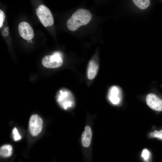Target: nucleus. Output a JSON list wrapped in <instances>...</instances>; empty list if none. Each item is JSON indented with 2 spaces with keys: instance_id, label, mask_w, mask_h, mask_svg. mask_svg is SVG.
Returning a JSON list of instances; mask_svg holds the SVG:
<instances>
[{
  "instance_id": "1",
  "label": "nucleus",
  "mask_w": 162,
  "mask_h": 162,
  "mask_svg": "<svg viewBox=\"0 0 162 162\" xmlns=\"http://www.w3.org/2000/svg\"><path fill=\"white\" fill-rule=\"evenodd\" d=\"M92 14L88 10L80 8L72 15L68 20L67 26L70 30L74 31L80 26L87 24L92 18Z\"/></svg>"
},
{
  "instance_id": "2",
  "label": "nucleus",
  "mask_w": 162,
  "mask_h": 162,
  "mask_svg": "<svg viewBox=\"0 0 162 162\" xmlns=\"http://www.w3.org/2000/svg\"><path fill=\"white\" fill-rule=\"evenodd\" d=\"M56 99L59 105L65 110L73 108L75 104L73 94L66 88H62L58 92Z\"/></svg>"
},
{
  "instance_id": "3",
  "label": "nucleus",
  "mask_w": 162,
  "mask_h": 162,
  "mask_svg": "<svg viewBox=\"0 0 162 162\" xmlns=\"http://www.w3.org/2000/svg\"><path fill=\"white\" fill-rule=\"evenodd\" d=\"M36 14L45 27L51 26L54 22V18L50 9L45 5L40 4L36 9Z\"/></svg>"
},
{
  "instance_id": "4",
  "label": "nucleus",
  "mask_w": 162,
  "mask_h": 162,
  "mask_svg": "<svg viewBox=\"0 0 162 162\" xmlns=\"http://www.w3.org/2000/svg\"><path fill=\"white\" fill-rule=\"evenodd\" d=\"M63 60L60 54L56 52L52 55H47L42 59V63L45 67L50 68H58L61 66Z\"/></svg>"
},
{
  "instance_id": "5",
  "label": "nucleus",
  "mask_w": 162,
  "mask_h": 162,
  "mask_svg": "<svg viewBox=\"0 0 162 162\" xmlns=\"http://www.w3.org/2000/svg\"><path fill=\"white\" fill-rule=\"evenodd\" d=\"M43 124V120L39 116L36 114L32 115L29 119L28 127L31 134L34 136L38 135L42 131Z\"/></svg>"
},
{
  "instance_id": "6",
  "label": "nucleus",
  "mask_w": 162,
  "mask_h": 162,
  "mask_svg": "<svg viewBox=\"0 0 162 162\" xmlns=\"http://www.w3.org/2000/svg\"><path fill=\"white\" fill-rule=\"evenodd\" d=\"M18 30L20 36L26 40H31L34 37L32 28L28 23L26 22H22L20 23Z\"/></svg>"
},
{
  "instance_id": "7",
  "label": "nucleus",
  "mask_w": 162,
  "mask_h": 162,
  "mask_svg": "<svg viewBox=\"0 0 162 162\" xmlns=\"http://www.w3.org/2000/svg\"><path fill=\"white\" fill-rule=\"evenodd\" d=\"M146 100L147 105L152 109L158 111H162V100L155 94H148Z\"/></svg>"
},
{
  "instance_id": "8",
  "label": "nucleus",
  "mask_w": 162,
  "mask_h": 162,
  "mask_svg": "<svg viewBox=\"0 0 162 162\" xmlns=\"http://www.w3.org/2000/svg\"><path fill=\"white\" fill-rule=\"evenodd\" d=\"M108 97L110 102L113 104L117 105L120 102L121 98V92L118 86H112L109 89Z\"/></svg>"
},
{
  "instance_id": "9",
  "label": "nucleus",
  "mask_w": 162,
  "mask_h": 162,
  "mask_svg": "<svg viewBox=\"0 0 162 162\" xmlns=\"http://www.w3.org/2000/svg\"><path fill=\"white\" fill-rule=\"evenodd\" d=\"M93 133L91 127L86 125L84 128L81 136V143L84 148L89 147L91 144L92 138Z\"/></svg>"
},
{
  "instance_id": "10",
  "label": "nucleus",
  "mask_w": 162,
  "mask_h": 162,
  "mask_svg": "<svg viewBox=\"0 0 162 162\" xmlns=\"http://www.w3.org/2000/svg\"><path fill=\"white\" fill-rule=\"evenodd\" d=\"M99 66L94 60H91L88 64L87 76L88 79L92 80L96 76L98 71Z\"/></svg>"
},
{
  "instance_id": "11",
  "label": "nucleus",
  "mask_w": 162,
  "mask_h": 162,
  "mask_svg": "<svg viewBox=\"0 0 162 162\" xmlns=\"http://www.w3.org/2000/svg\"><path fill=\"white\" fill-rule=\"evenodd\" d=\"M12 150L13 148L11 145H4L0 147V155L4 157H9L12 154Z\"/></svg>"
},
{
  "instance_id": "12",
  "label": "nucleus",
  "mask_w": 162,
  "mask_h": 162,
  "mask_svg": "<svg viewBox=\"0 0 162 162\" xmlns=\"http://www.w3.org/2000/svg\"><path fill=\"white\" fill-rule=\"evenodd\" d=\"M133 1L137 7L142 9L147 8L150 3L149 0H133Z\"/></svg>"
},
{
  "instance_id": "13",
  "label": "nucleus",
  "mask_w": 162,
  "mask_h": 162,
  "mask_svg": "<svg viewBox=\"0 0 162 162\" xmlns=\"http://www.w3.org/2000/svg\"><path fill=\"white\" fill-rule=\"evenodd\" d=\"M13 138L15 141H17L20 140L21 138V136L19 133L16 127H14L12 130Z\"/></svg>"
},
{
  "instance_id": "14",
  "label": "nucleus",
  "mask_w": 162,
  "mask_h": 162,
  "mask_svg": "<svg viewBox=\"0 0 162 162\" xmlns=\"http://www.w3.org/2000/svg\"><path fill=\"white\" fill-rule=\"evenodd\" d=\"M150 136L152 138H157L162 140V130L160 131L154 130L150 134Z\"/></svg>"
},
{
  "instance_id": "15",
  "label": "nucleus",
  "mask_w": 162,
  "mask_h": 162,
  "mask_svg": "<svg viewBox=\"0 0 162 162\" xmlns=\"http://www.w3.org/2000/svg\"><path fill=\"white\" fill-rule=\"evenodd\" d=\"M150 153L147 149H144L142 152V157L145 160H147L149 158Z\"/></svg>"
},
{
  "instance_id": "16",
  "label": "nucleus",
  "mask_w": 162,
  "mask_h": 162,
  "mask_svg": "<svg viewBox=\"0 0 162 162\" xmlns=\"http://www.w3.org/2000/svg\"><path fill=\"white\" fill-rule=\"evenodd\" d=\"M5 14L1 10H0V28L3 26V23L5 18Z\"/></svg>"
},
{
  "instance_id": "17",
  "label": "nucleus",
  "mask_w": 162,
  "mask_h": 162,
  "mask_svg": "<svg viewBox=\"0 0 162 162\" xmlns=\"http://www.w3.org/2000/svg\"><path fill=\"white\" fill-rule=\"evenodd\" d=\"M9 34L8 31L4 30L2 32V34L4 36H7Z\"/></svg>"
},
{
  "instance_id": "18",
  "label": "nucleus",
  "mask_w": 162,
  "mask_h": 162,
  "mask_svg": "<svg viewBox=\"0 0 162 162\" xmlns=\"http://www.w3.org/2000/svg\"><path fill=\"white\" fill-rule=\"evenodd\" d=\"M27 43H32V41L31 40H28Z\"/></svg>"
},
{
  "instance_id": "19",
  "label": "nucleus",
  "mask_w": 162,
  "mask_h": 162,
  "mask_svg": "<svg viewBox=\"0 0 162 162\" xmlns=\"http://www.w3.org/2000/svg\"><path fill=\"white\" fill-rule=\"evenodd\" d=\"M8 29H9V28H8V27H5L4 28V29L5 30H6L8 31Z\"/></svg>"
}]
</instances>
